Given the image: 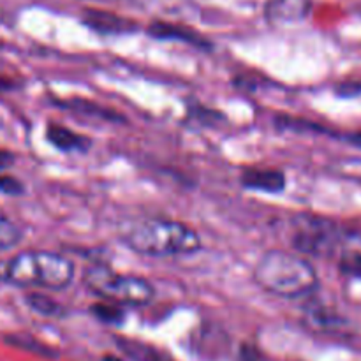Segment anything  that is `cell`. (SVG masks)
I'll list each match as a JSON object with an SVG mask.
<instances>
[{
    "label": "cell",
    "instance_id": "1",
    "mask_svg": "<svg viewBox=\"0 0 361 361\" xmlns=\"http://www.w3.org/2000/svg\"><path fill=\"white\" fill-rule=\"evenodd\" d=\"M122 242L136 254L148 257H180L196 254L201 238L185 222L147 217L123 226Z\"/></svg>",
    "mask_w": 361,
    "mask_h": 361
},
{
    "label": "cell",
    "instance_id": "2",
    "mask_svg": "<svg viewBox=\"0 0 361 361\" xmlns=\"http://www.w3.org/2000/svg\"><path fill=\"white\" fill-rule=\"evenodd\" d=\"M254 282L263 291L282 298H302L316 291V268L303 254L268 250L254 267Z\"/></svg>",
    "mask_w": 361,
    "mask_h": 361
},
{
    "label": "cell",
    "instance_id": "3",
    "mask_svg": "<svg viewBox=\"0 0 361 361\" xmlns=\"http://www.w3.org/2000/svg\"><path fill=\"white\" fill-rule=\"evenodd\" d=\"M76 268L69 257L56 252L30 250L11 257L4 267V279L20 288L60 291L73 284Z\"/></svg>",
    "mask_w": 361,
    "mask_h": 361
},
{
    "label": "cell",
    "instance_id": "4",
    "mask_svg": "<svg viewBox=\"0 0 361 361\" xmlns=\"http://www.w3.org/2000/svg\"><path fill=\"white\" fill-rule=\"evenodd\" d=\"M83 284L102 302L118 307H143L154 302L155 289L147 279L118 274L108 267H90L83 274Z\"/></svg>",
    "mask_w": 361,
    "mask_h": 361
},
{
    "label": "cell",
    "instance_id": "5",
    "mask_svg": "<svg viewBox=\"0 0 361 361\" xmlns=\"http://www.w3.org/2000/svg\"><path fill=\"white\" fill-rule=\"evenodd\" d=\"M240 182L247 189L259 190V192L279 194L286 187V176L281 169L274 168H249L242 171Z\"/></svg>",
    "mask_w": 361,
    "mask_h": 361
},
{
    "label": "cell",
    "instance_id": "6",
    "mask_svg": "<svg viewBox=\"0 0 361 361\" xmlns=\"http://www.w3.org/2000/svg\"><path fill=\"white\" fill-rule=\"evenodd\" d=\"M310 0H270L264 6V16L271 23H295L309 16Z\"/></svg>",
    "mask_w": 361,
    "mask_h": 361
},
{
    "label": "cell",
    "instance_id": "7",
    "mask_svg": "<svg viewBox=\"0 0 361 361\" xmlns=\"http://www.w3.org/2000/svg\"><path fill=\"white\" fill-rule=\"evenodd\" d=\"M334 233L328 228H323L321 224H316L314 228H307L300 231L293 240V245L296 247L300 254H310V256H321L326 250H330L334 243Z\"/></svg>",
    "mask_w": 361,
    "mask_h": 361
},
{
    "label": "cell",
    "instance_id": "8",
    "mask_svg": "<svg viewBox=\"0 0 361 361\" xmlns=\"http://www.w3.org/2000/svg\"><path fill=\"white\" fill-rule=\"evenodd\" d=\"M83 21L101 34H126V32H134L137 28L134 21L118 16V14L106 13V11H87L83 14Z\"/></svg>",
    "mask_w": 361,
    "mask_h": 361
},
{
    "label": "cell",
    "instance_id": "9",
    "mask_svg": "<svg viewBox=\"0 0 361 361\" xmlns=\"http://www.w3.org/2000/svg\"><path fill=\"white\" fill-rule=\"evenodd\" d=\"M46 137H48L53 147L62 152H80V154H83L92 145L90 137L81 136V134L74 133V130L67 129L60 123H49L48 129H46Z\"/></svg>",
    "mask_w": 361,
    "mask_h": 361
},
{
    "label": "cell",
    "instance_id": "10",
    "mask_svg": "<svg viewBox=\"0 0 361 361\" xmlns=\"http://www.w3.org/2000/svg\"><path fill=\"white\" fill-rule=\"evenodd\" d=\"M116 345H118V349L127 358L133 361H176L171 355L164 353L162 349L147 344V342L136 341V338L118 337L116 338Z\"/></svg>",
    "mask_w": 361,
    "mask_h": 361
},
{
    "label": "cell",
    "instance_id": "11",
    "mask_svg": "<svg viewBox=\"0 0 361 361\" xmlns=\"http://www.w3.org/2000/svg\"><path fill=\"white\" fill-rule=\"evenodd\" d=\"M148 34L157 39H180V41L197 46V48H210V42L203 35H200L197 32L190 30L187 27H180V25L155 21V23L148 27Z\"/></svg>",
    "mask_w": 361,
    "mask_h": 361
},
{
    "label": "cell",
    "instance_id": "12",
    "mask_svg": "<svg viewBox=\"0 0 361 361\" xmlns=\"http://www.w3.org/2000/svg\"><path fill=\"white\" fill-rule=\"evenodd\" d=\"M25 303L30 307V310H34L35 314H41L44 317H62L66 314V309L56 300H53L48 295H41V293H30V295H27L25 296Z\"/></svg>",
    "mask_w": 361,
    "mask_h": 361
},
{
    "label": "cell",
    "instance_id": "13",
    "mask_svg": "<svg viewBox=\"0 0 361 361\" xmlns=\"http://www.w3.org/2000/svg\"><path fill=\"white\" fill-rule=\"evenodd\" d=\"M21 236L23 233L18 228L16 222H13L6 214L0 212V252L16 247L21 242Z\"/></svg>",
    "mask_w": 361,
    "mask_h": 361
},
{
    "label": "cell",
    "instance_id": "14",
    "mask_svg": "<svg viewBox=\"0 0 361 361\" xmlns=\"http://www.w3.org/2000/svg\"><path fill=\"white\" fill-rule=\"evenodd\" d=\"M7 342L14 345V348L25 349L28 353H35V355L46 356V358H55L56 356V353L51 348L44 345L42 342H37L30 335H11V337H7Z\"/></svg>",
    "mask_w": 361,
    "mask_h": 361
},
{
    "label": "cell",
    "instance_id": "15",
    "mask_svg": "<svg viewBox=\"0 0 361 361\" xmlns=\"http://www.w3.org/2000/svg\"><path fill=\"white\" fill-rule=\"evenodd\" d=\"M92 314L97 317L99 321L106 324H118L123 319V310L122 307L113 305V303H97V305H92Z\"/></svg>",
    "mask_w": 361,
    "mask_h": 361
},
{
    "label": "cell",
    "instance_id": "16",
    "mask_svg": "<svg viewBox=\"0 0 361 361\" xmlns=\"http://www.w3.org/2000/svg\"><path fill=\"white\" fill-rule=\"evenodd\" d=\"M67 106L71 108H76L78 111L83 113V115H90V116H99V118H108V120H122L118 115L113 113V109H104L101 106H95L90 104L87 101H73V102H67Z\"/></svg>",
    "mask_w": 361,
    "mask_h": 361
},
{
    "label": "cell",
    "instance_id": "17",
    "mask_svg": "<svg viewBox=\"0 0 361 361\" xmlns=\"http://www.w3.org/2000/svg\"><path fill=\"white\" fill-rule=\"evenodd\" d=\"M342 274L351 275V277H361V254L349 252L341 257Z\"/></svg>",
    "mask_w": 361,
    "mask_h": 361
},
{
    "label": "cell",
    "instance_id": "18",
    "mask_svg": "<svg viewBox=\"0 0 361 361\" xmlns=\"http://www.w3.org/2000/svg\"><path fill=\"white\" fill-rule=\"evenodd\" d=\"M23 192L25 187L20 180L0 173V194H6V196H21Z\"/></svg>",
    "mask_w": 361,
    "mask_h": 361
},
{
    "label": "cell",
    "instance_id": "19",
    "mask_svg": "<svg viewBox=\"0 0 361 361\" xmlns=\"http://www.w3.org/2000/svg\"><path fill=\"white\" fill-rule=\"evenodd\" d=\"M16 157H14L13 152H7V150H0V173L6 171L7 168L14 164Z\"/></svg>",
    "mask_w": 361,
    "mask_h": 361
},
{
    "label": "cell",
    "instance_id": "20",
    "mask_svg": "<svg viewBox=\"0 0 361 361\" xmlns=\"http://www.w3.org/2000/svg\"><path fill=\"white\" fill-rule=\"evenodd\" d=\"M13 87H14L13 81L7 80V78H2V76H0V92L11 90V88H13Z\"/></svg>",
    "mask_w": 361,
    "mask_h": 361
}]
</instances>
